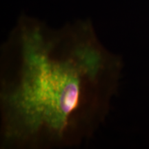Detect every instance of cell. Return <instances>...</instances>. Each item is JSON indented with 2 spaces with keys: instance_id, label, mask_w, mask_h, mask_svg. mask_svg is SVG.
I'll return each instance as SVG.
<instances>
[{
  "instance_id": "cell-1",
  "label": "cell",
  "mask_w": 149,
  "mask_h": 149,
  "mask_svg": "<svg viewBox=\"0 0 149 149\" xmlns=\"http://www.w3.org/2000/svg\"><path fill=\"white\" fill-rule=\"evenodd\" d=\"M122 67L88 20L52 29L22 16L0 51L1 148L83 144L105 122Z\"/></svg>"
}]
</instances>
